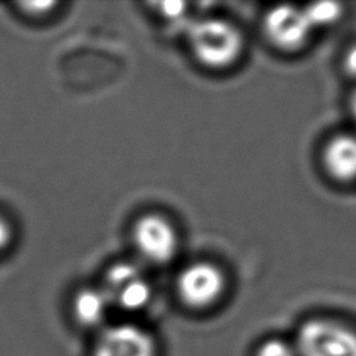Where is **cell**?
Returning <instances> with one entry per match:
<instances>
[{"label": "cell", "mask_w": 356, "mask_h": 356, "mask_svg": "<svg viewBox=\"0 0 356 356\" xmlns=\"http://www.w3.org/2000/svg\"><path fill=\"white\" fill-rule=\"evenodd\" d=\"M186 33L195 58L207 68H227L241 57L243 50L241 31L222 18L209 17L193 21Z\"/></svg>", "instance_id": "obj_1"}, {"label": "cell", "mask_w": 356, "mask_h": 356, "mask_svg": "<svg viewBox=\"0 0 356 356\" xmlns=\"http://www.w3.org/2000/svg\"><path fill=\"white\" fill-rule=\"evenodd\" d=\"M296 356H356V331L325 318H313L300 325Z\"/></svg>", "instance_id": "obj_2"}, {"label": "cell", "mask_w": 356, "mask_h": 356, "mask_svg": "<svg viewBox=\"0 0 356 356\" xmlns=\"http://www.w3.org/2000/svg\"><path fill=\"white\" fill-rule=\"evenodd\" d=\"M132 241L139 254L150 263H168L178 250L174 225L160 214H145L136 220Z\"/></svg>", "instance_id": "obj_3"}, {"label": "cell", "mask_w": 356, "mask_h": 356, "mask_svg": "<svg viewBox=\"0 0 356 356\" xmlns=\"http://www.w3.org/2000/svg\"><path fill=\"white\" fill-rule=\"evenodd\" d=\"M225 277L218 266L209 261H196L186 266L178 275L177 291L185 305L203 309L221 296Z\"/></svg>", "instance_id": "obj_4"}, {"label": "cell", "mask_w": 356, "mask_h": 356, "mask_svg": "<svg viewBox=\"0 0 356 356\" xmlns=\"http://www.w3.org/2000/svg\"><path fill=\"white\" fill-rule=\"evenodd\" d=\"M102 289L110 305L114 303L125 310L145 307L152 296V289L143 271L128 261L113 264L107 270Z\"/></svg>", "instance_id": "obj_5"}, {"label": "cell", "mask_w": 356, "mask_h": 356, "mask_svg": "<svg viewBox=\"0 0 356 356\" xmlns=\"http://www.w3.org/2000/svg\"><path fill=\"white\" fill-rule=\"evenodd\" d=\"M263 28L273 46L284 51L300 49L313 32L303 8L292 4H280L268 10Z\"/></svg>", "instance_id": "obj_6"}, {"label": "cell", "mask_w": 356, "mask_h": 356, "mask_svg": "<svg viewBox=\"0 0 356 356\" xmlns=\"http://www.w3.org/2000/svg\"><path fill=\"white\" fill-rule=\"evenodd\" d=\"M92 356H156V343L150 332L142 327L122 323L100 332Z\"/></svg>", "instance_id": "obj_7"}, {"label": "cell", "mask_w": 356, "mask_h": 356, "mask_svg": "<svg viewBox=\"0 0 356 356\" xmlns=\"http://www.w3.org/2000/svg\"><path fill=\"white\" fill-rule=\"evenodd\" d=\"M321 157L325 171L335 181H356V136L342 134L331 138Z\"/></svg>", "instance_id": "obj_8"}, {"label": "cell", "mask_w": 356, "mask_h": 356, "mask_svg": "<svg viewBox=\"0 0 356 356\" xmlns=\"http://www.w3.org/2000/svg\"><path fill=\"white\" fill-rule=\"evenodd\" d=\"M110 302L102 288H83L72 302L74 317L78 324L92 328L103 323Z\"/></svg>", "instance_id": "obj_9"}, {"label": "cell", "mask_w": 356, "mask_h": 356, "mask_svg": "<svg viewBox=\"0 0 356 356\" xmlns=\"http://www.w3.org/2000/svg\"><path fill=\"white\" fill-rule=\"evenodd\" d=\"M313 29L328 26L337 22L342 15V6L337 1H318L307 4L303 8Z\"/></svg>", "instance_id": "obj_10"}, {"label": "cell", "mask_w": 356, "mask_h": 356, "mask_svg": "<svg viewBox=\"0 0 356 356\" xmlns=\"http://www.w3.org/2000/svg\"><path fill=\"white\" fill-rule=\"evenodd\" d=\"M256 356H296V350L281 339H268L260 345Z\"/></svg>", "instance_id": "obj_11"}, {"label": "cell", "mask_w": 356, "mask_h": 356, "mask_svg": "<svg viewBox=\"0 0 356 356\" xmlns=\"http://www.w3.org/2000/svg\"><path fill=\"white\" fill-rule=\"evenodd\" d=\"M159 7V11L168 19H177L179 21L182 15L185 14L186 4L182 1H164L156 4Z\"/></svg>", "instance_id": "obj_12"}, {"label": "cell", "mask_w": 356, "mask_h": 356, "mask_svg": "<svg viewBox=\"0 0 356 356\" xmlns=\"http://www.w3.org/2000/svg\"><path fill=\"white\" fill-rule=\"evenodd\" d=\"M54 6L56 3H51V1H33V3H22L21 8L25 13H29L31 15H43L49 13V10Z\"/></svg>", "instance_id": "obj_13"}, {"label": "cell", "mask_w": 356, "mask_h": 356, "mask_svg": "<svg viewBox=\"0 0 356 356\" xmlns=\"http://www.w3.org/2000/svg\"><path fill=\"white\" fill-rule=\"evenodd\" d=\"M13 238V229L11 225L7 222V220L4 217L0 216V252L4 250Z\"/></svg>", "instance_id": "obj_14"}, {"label": "cell", "mask_w": 356, "mask_h": 356, "mask_svg": "<svg viewBox=\"0 0 356 356\" xmlns=\"http://www.w3.org/2000/svg\"><path fill=\"white\" fill-rule=\"evenodd\" d=\"M343 67L349 75L356 76V44H352L346 50L343 56Z\"/></svg>", "instance_id": "obj_15"}, {"label": "cell", "mask_w": 356, "mask_h": 356, "mask_svg": "<svg viewBox=\"0 0 356 356\" xmlns=\"http://www.w3.org/2000/svg\"><path fill=\"white\" fill-rule=\"evenodd\" d=\"M349 110H350V114H352L353 120L356 121V90L350 95V99H349Z\"/></svg>", "instance_id": "obj_16"}]
</instances>
